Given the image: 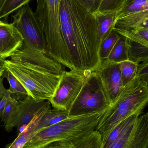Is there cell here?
Masks as SVG:
<instances>
[{
  "label": "cell",
  "mask_w": 148,
  "mask_h": 148,
  "mask_svg": "<svg viewBox=\"0 0 148 148\" xmlns=\"http://www.w3.org/2000/svg\"><path fill=\"white\" fill-rule=\"evenodd\" d=\"M61 34L48 56L69 69L89 75L101 62V41L95 15L78 0H61Z\"/></svg>",
  "instance_id": "obj_1"
},
{
  "label": "cell",
  "mask_w": 148,
  "mask_h": 148,
  "mask_svg": "<svg viewBox=\"0 0 148 148\" xmlns=\"http://www.w3.org/2000/svg\"><path fill=\"white\" fill-rule=\"evenodd\" d=\"M4 60L5 69L23 85L36 101H49L60 86L64 66L32 46L25 44Z\"/></svg>",
  "instance_id": "obj_2"
},
{
  "label": "cell",
  "mask_w": 148,
  "mask_h": 148,
  "mask_svg": "<svg viewBox=\"0 0 148 148\" xmlns=\"http://www.w3.org/2000/svg\"><path fill=\"white\" fill-rule=\"evenodd\" d=\"M148 104L147 84L137 76L124 86L112 105L102 115L96 130L101 135L103 146L118 123L134 114H142Z\"/></svg>",
  "instance_id": "obj_3"
},
{
  "label": "cell",
  "mask_w": 148,
  "mask_h": 148,
  "mask_svg": "<svg viewBox=\"0 0 148 148\" xmlns=\"http://www.w3.org/2000/svg\"><path fill=\"white\" fill-rule=\"evenodd\" d=\"M104 112L70 116L33 136L23 148H34L56 141H73L96 130Z\"/></svg>",
  "instance_id": "obj_4"
},
{
  "label": "cell",
  "mask_w": 148,
  "mask_h": 148,
  "mask_svg": "<svg viewBox=\"0 0 148 148\" xmlns=\"http://www.w3.org/2000/svg\"><path fill=\"white\" fill-rule=\"evenodd\" d=\"M110 106L101 80L94 71L86 77L79 95L68 111L69 116L104 112Z\"/></svg>",
  "instance_id": "obj_5"
},
{
  "label": "cell",
  "mask_w": 148,
  "mask_h": 148,
  "mask_svg": "<svg viewBox=\"0 0 148 148\" xmlns=\"http://www.w3.org/2000/svg\"><path fill=\"white\" fill-rule=\"evenodd\" d=\"M35 13L46 39V54L48 56L59 41L61 34V0H36Z\"/></svg>",
  "instance_id": "obj_6"
},
{
  "label": "cell",
  "mask_w": 148,
  "mask_h": 148,
  "mask_svg": "<svg viewBox=\"0 0 148 148\" xmlns=\"http://www.w3.org/2000/svg\"><path fill=\"white\" fill-rule=\"evenodd\" d=\"M13 25L22 36L23 42L46 53L45 35L35 13L29 4L12 15Z\"/></svg>",
  "instance_id": "obj_7"
},
{
  "label": "cell",
  "mask_w": 148,
  "mask_h": 148,
  "mask_svg": "<svg viewBox=\"0 0 148 148\" xmlns=\"http://www.w3.org/2000/svg\"><path fill=\"white\" fill-rule=\"evenodd\" d=\"M90 74L86 75L74 70L65 71L55 95L49 100L53 108L69 111L79 95L86 77Z\"/></svg>",
  "instance_id": "obj_8"
},
{
  "label": "cell",
  "mask_w": 148,
  "mask_h": 148,
  "mask_svg": "<svg viewBox=\"0 0 148 148\" xmlns=\"http://www.w3.org/2000/svg\"><path fill=\"white\" fill-rule=\"evenodd\" d=\"M148 19L147 0H127L116 13L113 29L135 30Z\"/></svg>",
  "instance_id": "obj_9"
},
{
  "label": "cell",
  "mask_w": 148,
  "mask_h": 148,
  "mask_svg": "<svg viewBox=\"0 0 148 148\" xmlns=\"http://www.w3.org/2000/svg\"><path fill=\"white\" fill-rule=\"evenodd\" d=\"M148 113L126 130L109 148H148Z\"/></svg>",
  "instance_id": "obj_10"
},
{
  "label": "cell",
  "mask_w": 148,
  "mask_h": 148,
  "mask_svg": "<svg viewBox=\"0 0 148 148\" xmlns=\"http://www.w3.org/2000/svg\"><path fill=\"white\" fill-rule=\"evenodd\" d=\"M95 72L101 78L112 105L124 87L119 63L106 59Z\"/></svg>",
  "instance_id": "obj_11"
},
{
  "label": "cell",
  "mask_w": 148,
  "mask_h": 148,
  "mask_svg": "<svg viewBox=\"0 0 148 148\" xmlns=\"http://www.w3.org/2000/svg\"><path fill=\"white\" fill-rule=\"evenodd\" d=\"M23 44V37L13 23L0 21V58L10 57Z\"/></svg>",
  "instance_id": "obj_12"
},
{
  "label": "cell",
  "mask_w": 148,
  "mask_h": 148,
  "mask_svg": "<svg viewBox=\"0 0 148 148\" xmlns=\"http://www.w3.org/2000/svg\"><path fill=\"white\" fill-rule=\"evenodd\" d=\"M114 31L126 38L130 60L139 64L148 61V40L133 31Z\"/></svg>",
  "instance_id": "obj_13"
},
{
  "label": "cell",
  "mask_w": 148,
  "mask_h": 148,
  "mask_svg": "<svg viewBox=\"0 0 148 148\" xmlns=\"http://www.w3.org/2000/svg\"><path fill=\"white\" fill-rule=\"evenodd\" d=\"M49 103V101H36L29 96L19 101V111L13 126L18 130L22 125H28Z\"/></svg>",
  "instance_id": "obj_14"
},
{
  "label": "cell",
  "mask_w": 148,
  "mask_h": 148,
  "mask_svg": "<svg viewBox=\"0 0 148 148\" xmlns=\"http://www.w3.org/2000/svg\"><path fill=\"white\" fill-rule=\"evenodd\" d=\"M68 117V111L51 108L42 117L31 123L29 127V134L33 137L40 131L55 125Z\"/></svg>",
  "instance_id": "obj_15"
},
{
  "label": "cell",
  "mask_w": 148,
  "mask_h": 148,
  "mask_svg": "<svg viewBox=\"0 0 148 148\" xmlns=\"http://www.w3.org/2000/svg\"><path fill=\"white\" fill-rule=\"evenodd\" d=\"M94 15L96 19L98 34L102 42L114 27L116 20V12H97Z\"/></svg>",
  "instance_id": "obj_16"
},
{
  "label": "cell",
  "mask_w": 148,
  "mask_h": 148,
  "mask_svg": "<svg viewBox=\"0 0 148 148\" xmlns=\"http://www.w3.org/2000/svg\"><path fill=\"white\" fill-rule=\"evenodd\" d=\"M140 113L134 114L126 118L118 123L109 135L107 140L103 144L102 148H109L117 140L120 136L130 127L137 122Z\"/></svg>",
  "instance_id": "obj_17"
},
{
  "label": "cell",
  "mask_w": 148,
  "mask_h": 148,
  "mask_svg": "<svg viewBox=\"0 0 148 148\" xmlns=\"http://www.w3.org/2000/svg\"><path fill=\"white\" fill-rule=\"evenodd\" d=\"M19 101L11 97L2 112L0 117L5 125L6 130L10 132L13 129V123L18 114Z\"/></svg>",
  "instance_id": "obj_18"
},
{
  "label": "cell",
  "mask_w": 148,
  "mask_h": 148,
  "mask_svg": "<svg viewBox=\"0 0 148 148\" xmlns=\"http://www.w3.org/2000/svg\"><path fill=\"white\" fill-rule=\"evenodd\" d=\"M2 76L6 77L9 83L8 90L11 93L12 97L19 101L28 96L27 91L22 84L9 71L5 69Z\"/></svg>",
  "instance_id": "obj_19"
},
{
  "label": "cell",
  "mask_w": 148,
  "mask_h": 148,
  "mask_svg": "<svg viewBox=\"0 0 148 148\" xmlns=\"http://www.w3.org/2000/svg\"><path fill=\"white\" fill-rule=\"evenodd\" d=\"M107 59L117 63L129 60L127 40L124 36L120 35Z\"/></svg>",
  "instance_id": "obj_20"
},
{
  "label": "cell",
  "mask_w": 148,
  "mask_h": 148,
  "mask_svg": "<svg viewBox=\"0 0 148 148\" xmlns=\"http://www.w3.org/2000/svg\"><path fill=\"white\" fill-rule=\"evenodd\" d=\"M123 86H126L137 75L140 64L130 60L119 63Z\"/></svg>",
  "instance_id": "obj_21"
},
{
  "label": "cell",
  "mask_w": 148,
  "mask_h": 148,
  "mask_svg": "<svg viewBox=\"0 0 148 148\" xmlns=\"http://www.w3.org/2000/svg\"><path fill=\"white\" fill-rule=\"evenodd\" d=\"M120 36V35L113 29L108 36L102 41L100 51L101 61L108 58Z\"/></svg>",
  "instance_id": "obj_22"
},
{
  "label": "cell",
  "mask_w": 148,
  "mask_h": 148,
  "mask_svg": "<svg viewBox=\"0 0 148 148\" xmlns=\"http://www.w3.org/2000/svg\"><path fill=\"white\" fill-rule=\"evenodd\" d=\"M30 1L31 0H7L0 12V20L3 19V22L8 23V17L10 14L29 4Z\"/></svg>",
  "instance_id": "obj_23"
},
{
  "label": "cell",
  "mask_w": 148,
  "mask_h": 148,
  "mask_svg": "<svg viewBox=\"0 0 148 148\" xmlns=\"http://www.w3.org/2000/svg\"><path fill=\"white\" fill-rule=\"evenodd\" d=\"M127 0H103L97 12H118Z\"/></svg>",
  "instance_id": "obj_24"
},
{
  "label": "cell",
  "mask_w": 148,
  "mask_h": 148,
  "mask_svg": "<svg viewBox=\"0 0 148 148\" xmlns=\"http://www.w3.org/2000/svg\"><path fill=\"white\" fill-rule=\"evenodd\" d=\"M80 3L93 15L98 11L103 0H78Z\"/></svg>",
  "instance_id": "obj_25"
},
{
  "label": "cell",
  "mask_w": 148,
  "mask_h": 148,
  "mask_svg": "<svg viewBox=\"0 0 148 148\" xmlns=\"http://www.w3.org/2000/svg\"><path fill=\"white\" fill-rule=\"evenodd\" d=\"M137 76L146 84L148 88V61L139 65Z\"/></svg>",
  "instance_id": "obj_26"
},
{
  "label": "cell",
  "mask_w": 148,
  "mask_h": 148,
  "mask_svg": "<svg viewBox=\"0 0 148 148\" xmlns=\"http://www.w3.org/2000/svg\"><path fill=\"white\" fill-rule=\"evenodd\" d=\"M34 148H75L70 142L56 141Z\"/></svg>",
  "instance_id": "obj_27"
},
{
  "label": "cell",
  "mask_w": 148,
  "mask_h": 148,
  "mask_svg": "<svg viewBox=\"0 0 148 148\" xmlns=\"http://www.w3.org/2000/svg\"><path fill=\"white\" fill-rule=\"evenodd\" d=\"M11 97L12 95L11 93L10 92L8 89H7L3 96L0 99V116L7 105L8 102Z\"/></svg>",
  "instance_id": "obj_28"
},
{
  "label": "cell",
  "mask_w": 148,
  "mask_h": 148,
  "mask_svg": "<svg viewBox=\"0 0 148 148\" xmlns=\"http://www.w3.org/2000/svg\"><path fill=\"white\" fill-rule=\"evenodd\" d=\"M131 31L137 33L139 35L148 41V29H140L135 31Z\"/></svg>",
  "instance_id": "obj_29"
},
{
  "label": "cell",
  "mask_w": 148,
  "mask_h": 148,
  "mask_svg": "<svg viewBox=\"0 0 148 148\" xmlns=\"http://www.w3.org/2000/svg\"><path fill=\"white\" fill-rule=\"evenodd\" d=\"M3 77L2 76H0V99L3 96L6 92L7 89L4 88L3 85Z\"/></svg>",
  "instance_id": "obj_30"
},
{
  "label": "cell",
  "mask_w": 148,
  "mask_h": 148,
  "mask_svg": "<svg viewBox=\"0 0 148 148\" xmlns=\"http://www.w3.org/2000/svg\"><path fill=\"white\" fill-rule=\"evenodd\" d=\"M4 60H5L0 58V74L3 73V72L5 70Z\"/></svg>",
  "instance_id": "obj_31"
},
{
  "label": "cell",
  "mask_w": 148,
  "mask_h": 148,
  "mask_svg": "<svg viewBox=\"0 0 148 148\" xmlns=\"http://www.w3.org/2000/svg\"><path fill=\"white\" fill-rule=\"evenodd\" d=\"M140 29H148V19L144 22L138 29L135 30H137ZM135 30H130V31H135Z\"/></svg>",
  "instance_id": "obj_32"
},
{
  "label": "cell",
  "mask_w": 148,
  "mask_h": 148,
  "mask_svg": "<svg viewBox=\"0 0 148 148\" xmlns=\"http://www.w3.org/2000/svg\"><path fill=\"white\" fill-rule=\"evenodd\" d=\"M7 1V0H0V12L3 6ZM0 21H1V20H0Z\"/></svg>",
  "instance_id": "obj_33"
},
{
  "label": "cell",
  "mask_w": 148,
  "mask_h": 148,
  "mask_svg": "<svg viewBox=\"0 0 148 148\" xmlns=\"http://www.w3.org/2000/svg\"><path fill=\"white\" fill-rule=\"evenodd\" d=\"M3 74V73H2V74H0V76H2Z\"/></svg>",
  "instance_id": "obj_34"
},
{
  "label": "cell",
  "mask_w": 148,
  "mask_h": 148,
  "mask_svg": "<svg viewBox=\"0 0 148 148\" xmlns=\"http://www.w3.org/2000/svg\"><path fill=\"white\" fill-rule=\"evenodd\" d=\"M147 4L148 5V0H147Z\"/></svg>",
  "instance_id": "obj_35"
},
{
  "label": "cell",
  "mask_w": 148,
  "mask_h": 148,
  "mask_svg": "<svg viewBox=\"0 0 148 148\" xmlns=\"http://www.w3.org/2000/svg\"></svg>",
  "instance_id": "obj_36"
}]
</instances>
